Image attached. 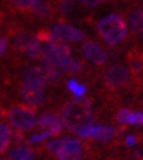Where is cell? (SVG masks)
<instances>
[{"label":"cell","mask_w":143,"mask_h":160,"mask_svg":"<svg viewBox=\"0 0 143 160\" xmlns=\"http://www.w3.org/2000/svg\"><path fill=\"white\" fill-rule=\"evenodd\" d=\"M9 123L16 131H28L37 126V107L28 104H16L7 112Z\"/></svg>","instance_id":"obj_3"},{"label":"cell","mask_w":143,"mask_h":160,"mask_svg":"<svg viewBox=\"0 0 143 160\" xmlns=\"http://www.w3.org/2000/svg\"><path fill=\"white\" fill-rule=\"evenodd\" d=\"M19 94L21 97L24 98V102L28 106H32V107L43 106L45 103V98H47V94L44 91V88L29 87V85H24V84H21Z\"/></svg>","instance_id":"obj_8"},{"label":"cell","mask_w":143,"mask_h":160,"mask_svg":"<svg viewBox=\"0 0 143 160\" xmlns=\"http://www.w3.org/2000/svg\"><path fill=\"white\" fill-rule=\"evenodd\" d=\"M37 126L44 129V131H50L51 137H58L63 132V122L58 115L56 113H44L43 116L37 121Z\"/></svg>","instance_id":"obj_9"},{"label":"cell","mask_w":143,"mask_h":160,"mask_svg":"<svg viewBox=\"0 0 143 160\" xmlns=\"http://www.w3.org/2000/svg\"><path fill=\"white\" fill-rule=\"evenodd\" d=\"M129 24L134 34L143 35V9L142 8H136V9H133L130 12Z\"/></svg>","instance_id":"obj_14"},{"label":"cell","mask_w":143,"mask_h":160,"mask_svg":"<svg viewBox=\"0 0 143 160\" xmlns=\"http://www.w3.org/2000/svg\"><path fill=\"white\" fill-rule=\"evenodd\" d=\"M72 59V49L67 44H63L60 41H53L50 44H44V52L41 56L43 63H53L56 66H62L67 60Z\"/></svg>","instance_id":"obj_4"},{"label":"cell","mask_w":143,"mask_h":160,"mask_svg":"<svg viewBox=\"0 0 143 160\" xmlns=\"http://www.w3.org/2000/svg\"><path fill=\"white\" fill-rule=\"evenodd\" d=\"M56 9L58 10V13L63 18H69L75 13V3H73V0H57Z\"/></svg>","instance_id":"obj_21"},{"label":"cell","mask_w":143,"mask_h":160,"mask_svg":"<svg viewBox=\"0 0 143 160\" xmlns=\"http://www.w3.org/2000/svg\"><path fill=\"white\" fill-rule=\"evenodd\" d=\"M50 137H51L50 131L37 132V134H32V135L29 137L28 142H29V144H39V142H43V141H47Z\"/></svg>","instance_id":"obj_24"},{"label":"cell","mask_w":143,"mask_h":160,"mask_svg":"<svg viewBox=\"0 0 143 160\" xmlns=\"http://www.w3.org/2000/svg\"><path fill=\"white\" fill-rule=\"evenodd\" d=\"M54 12H56V6L51 3V0H38L32 13L39 19L50 21L54 16Z\"/></svg>","instance_id":"obj_12"},{"label":"cell","mask_w":143,"mask_h":160,"mask_svg":"<svg viewBox=\"0 0 143 160\" xmlns=\"http://www.w3.org/2000/svg\"><path fill=\"white\" fill-rule=\"evenodd\" d=\"M81 53L85 60H88L89 63H92L94 66H98V68L107 65L108 59H110V53L94 40H86L82 44Z\"/></svg>","instance_id":"obj_5"},{"label":"cell","mask_w":143,"mask_h":160,"mask_svg":"<svg viewBox=\"0 0 143 160\" xmlns=\"http://www.w3.org/2000/svg\"><path fill=\"white\" fill-rule=\"evenodd\" d=\"M2 115H3V110H2V109H0V116H2Z\"/></svg>","instance_id":"obj_29"},{"label":"cell","mask_w":143,"mask_h":160,"mask_svg":"<svg viewBox=\"0 0 143 160\" xmlns=\"http://www.w3.org/2000/svg\"><path fill=\"white\" fill-rule=\"evenodd\" d=\"M44 52V44L39 43L38 40L34 37V40L29 43V46L25 50V56L28 59H41Z\"/></svg>","instance_id":"obj_18"},{"label":"cell","mask_w":143,"mask_h":160,"mask_svg":"<svg viewBox=\"0 0 143 160\" xmlns=\"http://www.w3.org/2000/svg\"><path fill=\"white\" fill-rule=\"evenodd\" d=\"M22 84L29 85V87H38L44 88L47 84L45 79V73H44L41 66H29L22 72Z\"/></svg>","instance_id":"obj_10"},{"label":"cell","mask_w":143,"mask_h":160,"mask_svg":"<svg viewBox=\"0 0 143 160\" xmlns=\"http://www.w3.org/2000/svg\"><path fill=\"white\" fill-rule=\"evenodd\" d=\"M67 88H69V91L75 96L76 98H83L86 94V85L85 84L79 82L77 79H69L67 81Z\"/></svg>","instance_id":"obj_20"},{"label":"cell","mask_w":143,"mask_h":160,"mask_svg":"<svg viewBox=\"0 0 143 160\" xmlns=\"http://www.w3.org/2000/svg\"><path fill=\"white\" fill-rule=\"evenodd\" d=\"M12 135H13V132L10 129V126L5 122H0V156L9 148Z\"/></svg>","instance_id":"obj_16"},{"label":"cell","mask_w":143,"mask_h":160,"mask_svg":"<svg viewBox=\"0 0 143 160\" xmlns=\"http://www.w3.org/2000/svg\"><path fill=\"white\" fill-rule=\"evenodd\" d=\"M137 142H139V135H136V134H129V135H126L124 144L127 147H134Z\"/></svg>","instance_id":"obj_28"},{"label":"cell","mask_w":143,"mask_h":160,"mask_svg":"<svg viewBox=\"0 0 143 160\" xmlns=\"http://www.w3.org/2000/svg\"><path fill=\"white\" fill-rule=\"evenodd\" d=\"M9 50V38L7 37H0V58H3Z\"/></svg>","instance_id":"obj_27"},{"label":"cell","mask_w":143,"mask_h":160,"mask_svg":"<svg viewBox=\"0 0 143 160\" xmlns=\"http://www.w3.org/2000/svg\"><path fill=\"white\" fill-rule=\"evenodd\" d=\"M35 38L43 44H50V43L54 41L53 32L51 31H48V29H39L38 32H37V35H35Z\"/></svg>","instance_id":"obj_23"},{"label":"cell","mask_w":143,"mask_h":160,"mask_svg":"<svg viewBox=\"0 0 143 160\" xmlns=\"http://www.w3.org/2000/svg\"><path fill=\"white\" fill-rule=\"evenodd\" d=\"M60 119L69 131L77 132L81 128L94 122V107L91 98H75L62 107Z\"/></svg>","instance_id":"obj_1"},{"label":"cell","mask_w":143,"mask_h":160,"mask_svg":"<svg viewBox=\"0 0 143 160\" xmlns=\"http://www.w3.org/2000/svg\"><path fill=\"white\" fill-rule=\"evenodd\" d=\"M10 160H35V151L26 144H16L9 153Z\"/></svg>","instance_id":"obj_13"},{"label":"cell","mask_w":143,"mask_h":160,"mask_svg":"<svg viewBox=\"0 0 143 160\" xmlns=\"http://www.w3.org/2000/svg\"><path fill=\"white\" fill-rule=\"evenodd\" d=\"M53 37L56 41H69V43H79V41H83L86 38L85 32L82 31V29L76 28V27H73V25L67 24L64 21L62 22H58V24L54 25V28H53Z\"/></svg>","instance_id":"obj_7"},{"label":"cell","mask_w":143,"mask_h":160,"mask_svg":"<svg viewBox=\"0 0 143 160\" xmlns=\"http://www.w3.org/2000/svg\"><path fill=\"white\" fill-rule=\"evenodd\" d=\"M126 125H136V126H142L143 125V112H133L130 110L129 118Z\"/></svg>","instance_id":"obj_22"},{"label":"cell","mask_w":143,"mask_h":160,"mask_svg":"<svg viewBox=\"0 0 143 160\" xmlns=\"http://www.w3.org/2000/svg\"><path fill=\"white\" fill-rule=\"evenodd\" d=\"M104 2H105V0H104Z\"/></svg>","instance_id":"obj_30"},{"label":"cell","mask_w":143,"mask_h":160,"mask_svg":"<svg viewBox=\"0 0 143 160\" xmlns=\"http://www.w3.org/2000/svg\"><path fill=\"white\" fill-rule=\"evenodd\" d=\"M127 22L121 13H110L98 21L96 32L108 46H117L127 37Z\"/></svg>","instance_id":"obj_2"},{"label":"cell","mask_w":143,"mask_h":160,"mask_svg":"<svg viewBox=\"0 0 143 160\" xmlns=\"http://www.w3.org/2000/svg\"><path fill=\"white\" fill-rule=\"evenodd\" d=\"M34 40V35L29 34L28 31L25 29H18L13 34V41H12V46H13V50L16 53H25L26 47L29 46V43Z\"/></svg>","instance_id":"obj_11"},{"label":"cell","mask_w":143,"mask_h":160,"mask_svg":"<svg viewBox=\"0 0 143 160\" xmlns=\"http://www.w3.org/2000/svg\"><path fill=\"white\" fill-rule=\"evenodd\" d=\"M44 73H45V79L47 84H57L63 77V71L58 66L53 65V63H43L41 65Z\"/></svg>","instance_id":"obj_15"},{"label":"cell","mask_w":143,"mask_h":160,"mask_svg":"<svg viewBox=\"0 0 143 160\" xmlns=\"http://www.w3.org/2000/svg\"><path fill=\"white\" fill-rule=\"evenodd\" d=\"M75 2H77L79 5L85 6V8H89V9H92V8H96V6H99L104 0H75Z\"/></svg>","instance_id":"obj_26"},{"label":"cell","mask_w":143,"mask_h":160,"mask_svg":"<svg viewBox=\"0 0 143 160\" xmlns=\"http://www.w3.org/2000/svg\"><path fill=\"white\" fill-rule=\"evenodd\" d=\"M130 81V71L123 65H113L105 71L104 84L110 90H120Z\"/></svg>","instance_id":"obj_6"},{"label":"cell","mask_w":143,"mask_h":160,"mask_svg":"<svg viewBox=\"0 0 143 160\" xmlns=\"http://www.w3.org/2000/svg\"><path fill=\"white\" fill-rule=\"evenodd\" d=\"M10 6L21 13H32L38 0H9Z\"/></svg>","instance_id":"obj_17"},{"label":"cell","mask_w":143,"mask_h":160,"mask_svg":"<svg viewBox=\"0 0 143 160\" xmlns=\"http://www.w3.org/2000/svg\"><path fill=\"white\" fill-rule=\"evenodd\" d=\"M57 160H82L83 154L82 153H66V151H60L56 154Z\"/></svg>","instance_id":"obj_25"},{"label":"cell","mask_w":143,"mask_h":160,"mask_svg":"<svg viewBox=\"0 0 143 160\" xmlns=\"http://www.w3.org/2000/svg\"><path fill=\"white\" fill-rule=\"evenodd\" d=\"M85 68V63L79 60V59H70V60H67L64 65L60 66L63 72L66 73H70V75H75V73H81Z\"/></svg>","instance_id":"obj_19"}]
</instances>
